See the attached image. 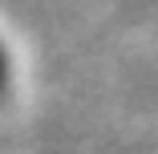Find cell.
Segmentation results:
<instances>
[{
	"label": "cell",
	"mask_w": 158,
	"mask_h": 154,
	"mask_svg": "<svg viewBox=\"0 0 158 154\" xmlns=\"http://www.w3.org/2000/svg\"><path fill=\"white\" fill-rule=\"evenodd\" d=\"M0 89H4V53H0Z\"/></svg>",
	"instance_id": "6da1fadb"
}]
</instances>
